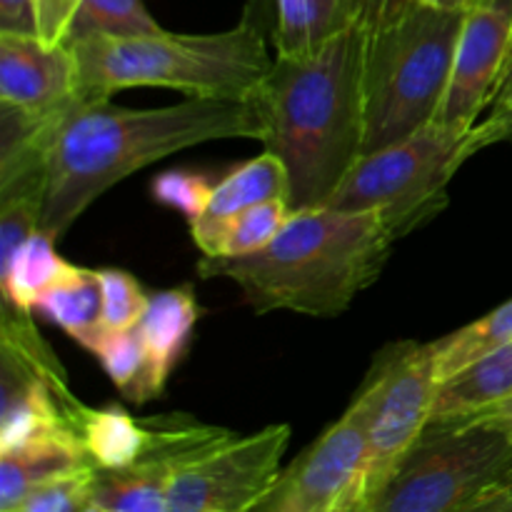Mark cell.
Returning a JSON list of instances; mask_svg holds the SVG:
<instances>
[{
	"instance_id": "obj_1",
	"label": "cell",
	"mask_w": 512,
	"mask_h": 512,
	"mask_svg": "<svg viewBox=\"0 0 512 512\" xmlns=\"http://www.w3.org/2000/svg\"><path fill=\"white\" fill-rule=\"evenodd\" d=\"M263 143L265 120L253 98H188L165 108H118L110 100L70 105L48 130V188L40 230L60 240L120 180L210 140Z\"/></svg>"
},
{
	"instance_id": "obj_2",
	"label": "cell",
	"mask_w": 512,
	"mask_h": 512,
	"mask_svg": "<svg viewBox=\"0 0 512 512\" xmlns=\"http://www.w3.org/2000/svg\"><path fill=\"white\" fill-rule=\"evenodd\" d=\"M368 23L370 0L308 53L275 55L253 93L265 120V150L288 168L293 210L323 208L363 158Z\"/></svg>"
},
{
	"instance_id": "obj_3",
	"label": "cell",
	"mask_w": 512,
	"mask_h": 512,
	"mask_svg": "<svg viewBox=\"0 0 512 512\" xmlns=\"http://www.w3.org/2000/svg\"><path fill=\"white\" fill-rule=\"evenodd\" d=\"M398 240L378 213L293 210L263 250L243 258H203L198 273L233 280L260 315L290 310L335 318L380 278Z\"/></svg>"
},
{
	"instance_id": "obj_4",
	"label": "cell",
	"mask_w": 512,
	"mask_h": 512,
	"mask_svg": "<svg viewBox=\"0 0 512 512\" xmlns=\"http://www.w3.org/2000/svg\"><path fill=\"white\" fill-rule=\"evenodd\" d=\"M73 53L78 100H110L125 88H170L188 98L248 100L273 60L268 38L248 20L208 35L160 30L138 38H83L65 43Z\"/></svg>"
},
{
	"instance_id": "obj_5",
	"label": "cell",
	"mask_w": 512,
	"mask_h": 512,
	"mask_svg": "<svg viewBox=\"0 0 512 512\" xmlns=\"http://www.w3.org/2000/svg\"><path fill=\"white\" fill-rule=\"evenodd\" d=\"M463 5L370 0L365 48L363 155L433 123L448 90Z\"/></svg>"
},
{
	"instance_id": "obj_6",
	"label": "cell",
	"mask_w": 512,
	"mask_h": 512,
	"mask_svg": "<svg viewBox=\"0 0 512 512\" xmlns=\"http://www.w3.org/2000/svg\"><path fill=\"white\" fill-rule=\"evenodd\" d=\"M505 138L493 118L473 128L433 120L418 133L363 155L323 208L378 213L398 238H405L443 210L453 175L475 153Z\"/></svg>"
},
{
	"instance_id": "obj_7",
	"label": "cell",
	"mask_w": 512,
	"mask_h": 512,
	"mask_svg": "<svg viewBox=\"0 0 512 512\" xmlns=\"http://www.w3.org/2000/svg\"><path fill=\"white\" fill-rule=\"evenodd\" d=\"M512 465V438L483 420L425 428L368 512H465Z\"/></svg>"
},
{
	"instance_id": "obj_8",
	"label": "cell",
	"mask_w": 512,
	"mask_h": 512,
	"mask_svg": "<svg viewBox=\"0 0 512 512\" xmlns=\"http://www.w3.org/2000/svg\"><path fill=\"white\" fill-rule=\"evenodd\" d=\"M365 383L373 395L360 483L368 510L430 425L435 390L440 385L433 345L415 340L388 345L375 355Z\"/></svg>"
},
{
	"instance_id": "obj_9",
	"label": "cell",
	"mask_w": 512,
	"mask_h": 512,
	"mask_svg": "<svg viewBox=\"0 0 512 512\" xmlns=\"http://www.w3.org/2000/svg\"><path fill=\"white\" fill-rule=\"evenodd\" d=\"M370 405L373 395L363 380L345 413L280 470L253 512H338L348 503L363 505Z\"/></svg>"
},
{
	"instance_id": "obj_10",
	"label": "cell",
	"mask_w": 512,
	"mask_h": 512,
	"mask_svg": "<svg viewBox=\"0 0 512 512\" xmlns=\"http://www.w3.org/2000/svg\"><path fill=\"white\" fill-rule=\"evenodd\" d=\"M288 443L290 425L228 433L175 470L168 512H253L283 470Z\"/></svg>"
},
{
	"instance_id": "obj_11",
	"label": "cell",
	"mask_w": 512,
	"mask_h": 512,
	"mask_svg": "<svg viewBox=\"0 0 512 512\" xmlns=\"http://www.w3.org/2000/svg\"><path fill=\"white\" fill-rule=\"evenodd\" d=\"M512 53V0H465L448 90L435 120L473 128L495 103Z\"/></svg>"
},
{
	"instance_id": "obj_12",
	"label": "cell",
	"mask_w": 512,
	"mask_h": 512,
	"mask_svg": "<svg viewBox=\"0 0 512 512\" xmlns=\"http://www.w3.org/2000/svg\"><path fill=\"white\" fill-rule=\"evenodd\" d=\"M145 423V453L128 468L98 470L95 495L105 512H168L170 480L175 470L230 433L225 428L198 423L188 415H165Z\"/></svg>"
},
{
	"instance_id": "obj_13",
	"label": "cell",
	"mask_w": 512,
	"mask_h": 512,
	"mask_svg": "<svg viewBox=\"0 0 512 512\" xmlns=\"http://www.w3.org/2000/svg\"><path fill=\"white\" fill-rule=\"evenodd\" d=\"M78 103V75L65 43L0 30V110L48 120Z\"/></svg>"
},
{
	"instance_id": "obj_14",
	"label": "cell",
	"mask_w": 512,
	"mask_h": 512,
	"mask_svg": "<svg viewBox=\"0 0 512 512\" xmlns=\"http://www.w3.org/2000/svg\"><path fill=\"white\" fill-rule=\"evenodd\" d=\"M198 315L193 285H178L150 295L143 320L138 323L145 348L143 403L163 395L170 373L188 348Z\"/></svg>"
},
{
	"instance_id": "obj_15",
	"label": "cell",
	"mask_w": 512,
	"mask_h": 512,
	"mask_svg": "<svg viewBox=\"0 0 512 512\" xmlns=\"http://www.w3.org/2000/svg\"><path fill=\"white\" fill-rule=\"evenodd\" d=\"M88 465L93 463L70 428L0 450V512H13L35 488Z\"/></svg>"
},
{
	"instance_id": "obj_16",
	"label": "cell",
	"mask_w": 512,
	"mask_h": 512,
	"mask_svg": "<svg viewBox=\"0 0 512 512\" xmlns=\"http://www.w3.org/2000/svg\"><path fill=\"white\" fill-rule=\"evenodd\" d=\"M508 400H512V343L443 380L435 390L430 425L470 420Z\"/></svg>"
},
{
	"instance_id": "obj_17",
	"label": "cell",
	"mask_w": 512,
	"mask_h": 512,
	"mask_svg": "<svg viewBox=\"0 0 512 512\" xmlns=\"http://www.w3.org/2000/svg\"><path fill=\"white\" fill-rule=\"evenodd\" d=\"M65 420L98 470L128 468L148 448V423L135 420L118 405L90 408L75 400Z\"/></svg>"
},
{
	"instance_id": "obj_18",
	"label": "cell",
	"mask_w": 512,
	"mask_h": 512,
	"mask_svg": "<svg viewBox=\"0 0 512 512\" xmlns=\"http://www.w3.org/2000/svg\"><path fill=\"white\" fill-rule=\"evenodd\" d=\"M368 0H273L268 40L275 55H300L343 30Z\"/></svg>"
},
{
	"instance_id": "obj_19",
	"label": "cell",
	"mask_w": 512,
	"mask_h": 512,
	"mask_svg": "<svg viewBox=\"0 0 512 512\" xmlns=\"http://www.w3.org/2000/svg\"><path fill=\"white\" fill-rule=\"evenodd\" d=\"M290 215V200L278 198L253 205L228 220H193L188 225L203 258H243L273 243Z\"/></svg>"
},
{
	"instance_id": "obj_20",
	"label": "cell",
	"mask_w": 512,
	"mask_h": 512,
	"mask_svg": "<svg viewBox=\"0 0 512 512\" xmlns=\"http://www.w3.org/2000/svg\"><path fill=\"white\" fill-rule=\"evenodd\" d=\"M35 310L53 320L85 350H93L100 335L105 333L100 273L70 263L68 270L40 295Z\"/></svg>"
},
{
	"instance_id": "obj_21",
	"label": "cell",
	"mask_w": 512,
	"mask_h": 512,
	"mask_svg": "<svg viewBox=\"0 0 512 512\" xmlns=\"http://www.w3.org/2000/svg\"><path fill=\"white\" fill-rule=\"evenodd\" d=\"M290 200V175L283 160L270 150L230 170L225 178L213 185L208 208L195 220H228L253 205L268 200ZM193 223V220H190Z\"/></svg>"
},
{
	"instance_id": "obj_22",
	"label": "cell",
	"mask_w": 512,
	"mask_h": 512,
	"mask_svg": "<svg viewBox=\"0 0 512 512\" xmlns=\"http://www.w3.org/2000/svg\"><path fill=\"white\" fill-rule=\"evenodd\" d=\"M508 343H512V300L495 308L493 313L483 315L475 323L430 343L433 345L438 380L443 383V380L453 378L460 370L478 363L480 358L495 353Z\"/></svg>"
},
{
	"instance_id": "obj_23",
	"label": "cell",
	"mask_w": 512,
	"mask_h": 512,
	"mask_svg": "<svg viewBox=\"0 0 512 512\" xmlns=\"http://www.w3.org/2000/svg\"><path fill=\"white\" fill-rule=\"evenodd\" d=\"M58 240L48 233L38 230L23 248L15 253V258L0 270V290H3L5 303H13L15 308L35 310L40 295L68 270L55 250Z\"/></svg>"
},
{
	"instance_id": "obj_24",
	"label": "cell",
	"mask_w": 512,
	"mask_h": 512,
	"mask_svg": "<svg viewBox=\"0 0 512 512\" xmlns=\"http://www.w3.org/2000/svg\"><path fill=\"white\" fill-rule=\"evenodd\" d=\"M160 23L143 0H83L68 28V40L138 38L160 33Z\"/></svg>"
},
{
	"instance_id": "obj_25",
	"label": "cell",
	"mask_w": 512,
	"mask_h": 512,
	"mask_svg": "<svg viewBox=\"0 0 512 512\" xmlns=\"http://www.w3.org/2000/svg\"><path fill=\"white\" fill-rule=\"evenodd\" d=\"M90 353L103 363L115 388L133 403H143L145 348L138 325L130 330H105Z\"/></svg>"
},
{
	"instance_id": "obj_26",
	"label": "cell",
	"mask_w": 512,
	"mask_h": 512,
	"mask_svg": "<svg viewBox=\"0 0 512 512\" xmlns=\"http://www.w3.org/2000/svg\"><path fill=\"white\" fill-rule=\"evenodd\" d=\"M100 285H103V325L105 330H130L143 320L148 308V295L143 285L118 268H103Z\"/></svg>"
},
{
	"instance_id": "obj_27",
	"label": "cell",
	"mask_w": 512,
	"mask_h": 512,
	"mask_svg": "<svg viewBox=\"0 0 512 512\" xmlns=\"http://www.w3.org/2000/svg\"><path fill=\"white\" fill-rule=\"evenodd\" d=\"M95 478H98L95 465L60 475L35 488L13 512H83L95 495Z\"/></svg>"
},
{
	"instance_id": "obj_28",
	"label": "cell",
	"mask_w": 512,
	"mask_h": 512,
	"mask_svg": "<svg viewBox=\"0 0 512 512\" xmlns=\"http://www.w3.org/2000/svg\"><path fill=\"white\" fill-rule=\"evenodd\" d=\"M213 185L215 183L205 180L200 173L173 170V173H163L153 180V198L158 203L180 210L190 223L205 213Z\"/></svg>"
},
{
	"instance_id": "obj_29",
	"label": "cell",
	"mask_w": 512,
	"mask_h": 512,
	"mask_svg": "<svg viewBox=\"0 0 512 512\" xmlns=\"http://www.w3.org/2000/svg\"><path fill=\"white\" fill-rule=\"evenodd\" d=\"M80 3L83 0H35V33H38V38L48 45L65 43Z\"/></svg>"
},
{
	"instance_id": "obj_30",
	"label": "cell",
	"mask_w": 512,
	"mask_h": 512,
	"mask_svg": "<svg viewBox=\"0 0 512 512\" xmlns=\"http://www.w3.org/2000/svg\"><path fill=\"white\" fill-rule=\"evenodd\" d=\"M0 30L35 33V0H0Z\"/></svg>"
},
{
	"instance_id": "obj_31",
	"label": "cell",
	"mask_w": 512,
	"mask_h": 512,
	"mask_svg": "<svg viewBox=\"0 0 512 512\" xmlns=\"http://www.w3.org/2000/svg\"><path fill=\"white\" fill-rule=\"evenodd\" d=\"M488 118H493L495 123L503 128V133L512 138V83L495 98L493 110H490Z\"/></svg>"
},
{
	"instance_id": "obj_32",
	"label": "cell",
	"mask_w": 512,
	"mask_h": 512,
	"mask_svg": "<svg viewBox=\"0 0 512 512\" xmlns=\"http://www.w3.org/2000/svg\"><path fill=\"white\" fill-rule=\"evenodd\" d=\"M470 420H483V423L493 425V428H500L503 433H508L512 438V400H508V403L503 405H495V408L485 410V413L475 415V418Z\"/></svg>"
},
{
	"instance_id": "obj_33",
	"label": "cell",
	"mask_w": 512,
	"mask_h": 512,
	"mask_svg": "<svg viewBox=\"0 0 512 512\" xmlns=\"http://www.w3.org/2000/svg\"><path fill=\"white\" fill-rule=\"evenodd\" d=\"M465 512H512V498H508L505 493H500V490L493 485V488H490L478 503L470 505Z\"/></svg>"
},
{
	"instance_id": "obj_34",
	"label": "cell",
	"mask_w": 512,
	"mask_h": 512,
	"mask_svg": "<svg viewBox=\"0 0 512 512\" xmlns=\"http://www.w3.org/2000/svg\"><path fill=\"white\" fill-rule=\"evenodd\" d=\"M270 8H273V0H248V8H245V15H243V20H248V23H253L255 28L263 30L265 38H268Z\"/></svg>"
},
{
	"instance_id": "obj_35",
	"label": "cell",
	"mask_w": 512,
	"mask_h": 512,
	"mask_svg": "<svg viewBox=\"0 0 512 512\" xmlns=\"http://www.w3.org/2000/svg\"><path fill=\"white\" fill-rule=\"evenodd\" d=\"M495 488L500 490V493H505L508 495V498H512V465L508 470H505L503 473V478L498 480V483H495Z\"/></svg>"
},
{
	"instance_id": "obj_36",
	"label": "cell",
	"mask_w": 512,
	"mask_h": 512,
	"mask_svg": "<svg viewBox=\"0 0 512 512\" xmlns=\"http://www.w3.org/2000/svg\"><path fill=\"white\" fill-rule=\"evenodd\" d=\"M420 3L438 5V8H453V5H463L465 0H420Z\"/></svg>"
},
{
	"instance_id": "obj_37",
	"label": "cell",
	"mask_w": 512,
	"mask_h": 512,
	"mask_svg": "<svg viewBox=\"0 0 512 512\" xmlns=\"http://www.w3.org/2000/svg\"><path fill=\"white\" fill-rule=\"evenodd\" d=\"M83 512H105L103 503H100V500H98V495H93V498L88 500V505H85Z\"/></svg>"
},
{
	"instance_id": "obj_38",
	"label": "cell",
	"mask_w": 512,
	"mask_h": 512,
	"mask_svg": "<svg viewBox=\"0 0 512 512\" xmlns=\"http://www.w3.org/2000/svg\"><path fill=\"white\" fill-rule=\"evenodd\" d=\"M512 83V53H510V63H508V73H505V80H503V85H500V93H503L505 88H508V85ZM498 93V95H500Z\"/></svg>"
},
{
	"instance_id": "obj_39",
	"label": "cell",
	"mask_w": 512,
	"mask_h": 512,
	"mask_svg": "<svg viewBox=\"0 0 512 512\" xmlns=\"http://www.w3.org/2000/svg\"><path fill=\"white\" fill-rule=\"evenodd\" d=\"M360 510H365L360 503H348V505H343L338 512H360Z\"/></svg>"
},
{
	"instance_id": "obj_40",
	"label": "cell",
	"mask_w": 512,
	"mask_h": 512,
	"mask_svg": "<svg viewBox=\"0 0 512 512\" xmlns=\"http://www.w3.org/2000/svg\"><path fill=\"white\" fill-rule=\"evenodd\" d=\"M360 512H368V510H360Z\"/></svg>"
}]
</instances>
